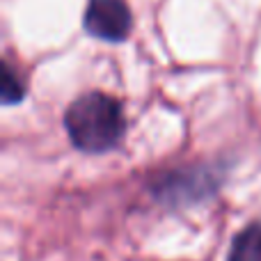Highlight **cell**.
Segmentation results:
<instances>
[{
    "label": "cell",
    "instance_id": "6da1fadb",
    "mask_svg": "<svg viewBox=\"0 0 261 261\" xmlns=\"http://www.w3.org/2000/svg\"><path fill=\"white\" fill-rule=\"evenodd\" d=\"M64 128L73 147L87 153H101L122 140L126 119L122 103L115 96L103 92H87L67 108Z\"/></svg>",
    "mask_w": 261,
    "mask_h": 261
},
{
    "label": "cell",
    "instance_id": "7a4b0ae2",
    "mask_svg": "<svg viewBox=\"0 0 261 261\" xmlns=\"http://www.w3.org/2000/svg\"><path fill=\"white\" fill-rule=\"evenodd\" d=\"M218 186H220V174L216 170H208L204 165L179 167L158 176V181L153 184V195L163 204L188 206L211 197Z\"/></svg>",
    "mask_w": 261,
    "mask_h": 261
},
{
    "label": "cell",
    "instance_id": "3957f363",
    "mask_svg": "<svg viewBox=\"0 0 261 261\" xmlns=\"http://www.w3.org/2000/svg\"><path fill=\"white\" fill-rule=\"evenodd\" d=\"M85 30L106 41H122L130 32V12L124 0H87Z\"/></svg>",
    "mask_w": 261,
    "mask_h": 261
},
{
    "label": "cell",
    "instance_id": "277c9868",
    "mask_svg": "<svg viewBox=\"0 0 261 261\" xmlns=\"http://www.w3.org/2000/svg\"><path fill=\"white\" fill-rule=\"evenodd\" d=\"M229 261H261V225L252 222L234 236Z\"/></svg>",
    "mask_w": 261,
    "mask_h": 261
},
{
    "label": "cell",
    "instance_id": "5b68a950",
    "mask_svg": "<svg viewBox=\"0 0 261 261\" xmlns=\"http://www.w3.org/2000/svg\"><path fill=\"white\" fill-rule=\"evenodd\" d=\"M25 96V87H23L18 73L9 62H3V73H0V99L5 106H14Z\"/></svg>",
    "mask_w": 261,
    "mask_h": 261
}]
</instances>
